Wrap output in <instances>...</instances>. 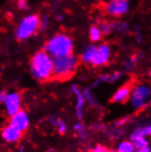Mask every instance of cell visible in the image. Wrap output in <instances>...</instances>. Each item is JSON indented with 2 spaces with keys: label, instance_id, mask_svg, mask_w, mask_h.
Masks as SVG:
<instances>
[{
  "label": "cell",
  "instance_id": "cell-17",
  "mask_svg": "<svg viewBox=\"0 0 151 152\" xmlns=\"http://www.w3.org/2000/svg\"><path fill=\"white\" fill-rule=\"evenodd\" d=\"M136 132H137L138 134H140L141 136L148 137V136H150V133H151V127L148 125L147 126H143V127H140V128L136 129Z\"/></svg>",
  "mask_w": 151,
  "mask_h": 152
},
{
  "label": "cell",
  "instance_id": "cell-5",
  "mask_svg": "<svg viewBox=\"0 0 151 152\" xmlns=\"http://www.w3.org/2000/svg\"><path fill=\"white\" fill-rule=\"evenodd\" d=\"M150 94V89L146 85H138L133 90L131 101L136 108H141L147 104Z\"/></svg>",
  "mask_w": 151,
  "mask_h": 152
},
{
  "label": "cell",
  "instance_id": "cell-23",
  "mask_svg": "<svg viewBox=\"0 0 151 152\" xmlns=\"http://www.w3.org/2000/svg\"><path fill=\"white\" fill-rule=\"evenodd\" d=\"M7 93L6 92H2V93H0V104L1 103H4L5 99H6V97H7Z\"/></svg>",
  "mask_w": 151,
  "mask_h": 152
},
{
  "label": "cell",
  "instance_id": "cell-2",
  "mask_svg": "<svg viewBox=\"0 0 151 152\" xmlns=\"http://www.w3.org/2000/svg\"><path fill=\"white\" fill-rule=\"evenodd\" d=\"M73 50V41L66 34H57L52 37L46 44L45 51L54 57L71 55Z\"/></svg>",
  "mask_w": 151,
  "mask_h": 152
},
{
  "label": "cell",
  "instance_id": "cell-19",
  "mask_svg": "<svg viewBox=\"0 0 151 152\" xmlns=\"http://www.w3.org/2000/svg\"><path fill=\"white\" fill-rule=\"evenodd\" d=\"M53 123H54V125L59 129L60 133H61V134L65 133V131H66V125L64 124V122H62L61 120H56V121H54Z\"/></svg>",
  "mask_w": 151,
  "mask_h": 152
},
{
  "label": "cell",
  "instance_id": "cell-7",
  "mask_svg": "<svg viewBox=\"0 0 151 152\" xmlns=\"http://www.w3.org/2000/svg\"><path fill=\"white\" fill-rule=\"evenodd\" d=\"M127 0H112L105 7L106 12L111 16H121L127 12L128 10Z\"/></svg>",
  "mask_w": 151,
  "mask_h": 152
},
{
  "label": "cell",
  "instance_id": "cell-11",
  "mask_svg": "<svg viewBox=\"0 0 151 152\" xmlns=\"http://www.w3.org/2000/svg\"><path fill=\"white\" fill-rule=\"evenodd\" d=\"M131 91H132L131 84L123 85L122 87H120L115 92V94H114L113 98H112V101L115 103H124V102H125L128 99V97L130 96Z\"/></svg>",
  "mask_w": 151,
  "mask_h": 152
},
{
  "label": "cell",
  "instance_id": "cell-12",
  "mask_svg": "<svg viewBox=\"0 0 151 152\" xmlns=\"http://www.w3.org/2000/svg\"><path fill=\"white\" fill-rule=\"evenodd\" d=\"M131 142L135 146L136 149L148 146V141L147 140V138L144 136H141L136 131L131 136Z\"/></svg>",
  "mask_w": 151,
  "mask_h": 152
},
{
  "label": "cell",
  "instance_id": "cell-1",
  "mask_svg": "<svg viewBox=\"0 0 151 152\" xmlns=\"http://www.w3.org/2000/svg\"><path fill=\"white\" fill-rule=\"evenodd\" d=\"M32 75L39 81H46L52 77V59L45 50H39L30 61Z\"/></svg>",
  "mask_w": 151,
  "mask_h": 152
},
{
  "label": "cell",
  "instance_id": "cell-6",
  "mask_svg": "<svg viewBox=\"0 0 151 152\" xmlns=\"http://www.w3.org/2000/svg\"><path fill=\"white\" fill-rule=\"evenodd\" d=\"M110 58V47L107 44H102L96 47L91 63L93 66H101L108 61Z\"/></svg>",
  "mask_w": 151,
  "mask_h": 152
},
{
  "label": "cell",
  "instance_id": "cell-15",
  "mask_svg": "<svg viewBox=\"0 0 151 152\" xmlns=\"http://www.w3.org/2000/svg\"><path fill=\"white\" fill-rule=\"evenodd\" d=\"M95 50H96V47L95 46H93V45L89 46L87 49L84 50V52L82 53V61L83 62H85V63L91 62Z\"/></svg>",
  "mask_w": 151,
  "mask_h": 152
},
{
  "label": "cell",
  "instance_id": "cell-8",
  "mask_svg": "<svg viewBox=\"0 0 151 152\" xmlns=\"http://www.w3.org/2000/svg\"><path fill=\"white\" fill-rule=\"evenodd\" d=\"M4 104L7 115L12 116L14 114L20 110V95L17 93H11L7 94Z\"/></svg>",
  "mask_w": 151,
  "mask_h": 152
},
{
  "label": "cell",
  "instance_id": "cell-20",
  "mask_svg": "<svg viewBox=\"0 0 151 152\" xmlns=\"http://www.w3.org/2000/svg\"><path fill=\"white\" fill-rule=\"evenodd\" d=\"M90 152H106V148L98 145V146H96L95 148H93Z\"/></svg>",
  "mask_w": 151,
  "mask_h": 152
},
{
  "label": "cell",
  "instance_id": "cell-18",
  "mask_svg": "<svg viewBox=\"0 0 151 152\" xmlns=\"http://www.w3.org/2000/svg\"><path fill=\"white\" fill-rule=\"evenodd\" d=\"M99 29L101 31L102 34H109L111 30H112V25L110 23H107V22H104L100 27Z\"/></svg>",
  "mask_w": 151,
  "mask_h": 152
},
{
  "label": "cell",
  "instance_id": "cell-13",
  "mask_svg": "<svg viewBox=\"0 0 151 152\" xmlns=\"http://www.w3.org/2000/svg\"><path fill=\"white\" fill-rule=\"evenodd\" d=\"M72 91L77 96V104H76V111H77V115L79 118L82 117V109H83V104H84V97L80 92V90L76 87V86H73Z\"/></svg>",
  "mask_w": 151,
  "mask_h": 152
},
{
  "label": "cell",
  "instance_id": "cell-10",
  "mask_svg": "<svg viewBox=\"0 0 151 152\" xmlns=\"http://www.w3.org/2000/svg\"><path fill=\"white\" fill-rule=\"evenodd\" d=\"M21 135L22 132L11 125L6 126L2 131V137L7 142H16L21 137Z\"/></svg>",
  "mask_w": 151,
  "mask_h": 152
},
{
  "label": "cell",
  "instance_id": "cell-14",
  "mask_svg": "<svg viewBox=\"0 0 151 152\" xmlns=\"http://www.w3.org/2000/svg\"><path fill=\"white\" fill-rule=\"evenodd\" d=\"M116 152H136V149L131 141H123L118 145Z\"/></svg>",
  "mask_w": 151,
  "mask_h": 152
},
{
  "label": "cell",
  "instance_id": "cell-3",
  "mask_svg": "<svg viewBox=\"0 0 151 152\" xmlns=\"http://www.w3.org/2000/svg\"><path fill=\"white\" fill-rule=\"evenodd\" d=\"M77 59L73 54L52 59V77L57 79H68L73 75L77 67Z\"/></svg>",
  "mask_w": 151,
  "mask_h": 152
},
{
  "label": "cell",
  "instance_id": "cell-24",
  "mask_svg": "<svg viewBox=\"0 0 151 152\" xmlns=\"http://www.w3.org/2000/svg\"><path fill=\"white\" fill-rule=\"evenodd\" d=\"M106 152H116L115 150H106Z\"/></svg>",
  "mask_w": 151,
  "mask_h": 152
},
{
  "label": "cell",
  "instance_id": "cell-9",
  "mask_svg": "<svg viewBox=\"0 0 151 152\" xmlns=\"http://www.w3.org/2000/svg\"><path fill=\"white\" fill-rule=\"evenodd\" d=\"M10 125L20 130L21 132L27 130L29 125V120L26 112L19 110L16 114H14L10 119Z\"/></svg>",
  "mask_w": 151,
  "mask_h": 152
},
{
  "label": "cell",
  "instance_id": "cell-4",
  "mask_svg": "<svg viewBox=\"0 0 151 152\" xmlns=\"http://www.w3.org/2000/svg\"><path fill=\"white\" fill-rule=\"evenodd\" d=\"M40 20L38 15H30L26 17L17 30V38L18 39H26L33 35L38 29Z\"/></svg>",
  "mask_w": 151,
  "mask_h": 152
},
{
  "label": "cell",
  "instance_id": "cell-16",
  "mask_svg": "<svg viewBox=\"0 0 151 152\" xmlns=\"http://www.w3.org/2000/svg\"><path fill=\"white\" fill-rule=\"evenodd\" d=\"M89 35H90V39L93 42H97V41H99L102 39V35L103 34L101 33V31L99 29V27L93 26L90 28Z\"/></svg>",
  "mask_w": 151,
  "mask_h": 152
},
{
  "label": "cell",
  "instance_id": "cell-22",
  "mask_svg": "<svg viewBox=\"0 0 151 152\" xmlns=\"http://www.w3.org/2000/svg\"><path fill=\"white\" fill-rule=\"evenodd\" d=\"M136 152H150V148H149V146H147V147H144L141 148H138V149H136Z\"/></svg>",
  "mask_w": 151,
  "mask_h": 152
},
{
  "label": "cell",
  "instance_id": "cell-21",
  "mask_svg": "<svg viewBox=\"0 0 151 152\" xmlns=\"http://www.w3.org/2000/svg\"><path fill=\"white\" fill-rule=\"evenodd\" d=\"M18 7L20 8H25V7H27V0H19Z\"/></svg>",
  "mask_w": 151,
  "mask_h": 152
}]
</instances>
